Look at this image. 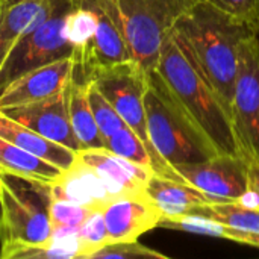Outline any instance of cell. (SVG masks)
Returning <instances> with one entry per match:
<instances>
[{
	"instance_id": "6da1fadb",
	"label": "cell",
	"mask_w": 259,
	"mask_h": 259,
	"mask_svg": "<svg viewBox=\"0 0 259 259\" xmlns=\"http://www.w3.org/2000/svg\"><path fill=\"white\" fill-rule=\"evenodd\" d=\"M155 68L219 153L243 156L228 106L176 29L162 46Z\"/></svg>"
},
{
	"instance_id": "7a4b0ae2",
	"label": "cell",
	"mask_w": 259,
	"mask_h": 259,
	"mask_svg": "<svg viewBox=\"0 0 259 259\" xmlns=\"http://www.w3.org/2000/svg\"><path fill=\"white\" fill-rule=\"evenodd\" d=\"M255 26L243 23L206 2H199L176 24L199 65L231 112L240 47L255 35Z\"/></svg>"
},
{
	"instance_id": "3957f363",
	"label": "cell",
	"mask_w": 259,
	"mask_h": 259,
	"mask_svg": "<svg viewBox=\"0 0 259 259\" xmlns=\"http://www.w3.org/2000/svg\"><path fill=\"white\" fill-rule=\"evenodd\" d=\"M144 109L152 144L170 165L203 162L219 155L214 143L182 106L156 68L147 73Z\"/></svg>"
},
{
	"instance_id": "277c9868",
	"label": "cell",
	"mask_w": 259,
	"mask_h": 259,
	"mask_svg": "<svg viewBox=\"0 0 259 259\" xmlns=\"http://www.w3.org/2000/svg\"><path fill=\"white\" fill-rule=\"evenodd\" d=\"M200 0H100L121 30L132 61L147 73L156 67L178 21Z\"/></svg>"
},
{
	"instance_id": "5b68a950",
	"label": "cell",
	"mask_w": 259,
	"mask_h": 259,
	"mask_svg": "<svg viewBox=\"0 0 259 259\" xmlns=\"http://www.w3.org/2000/svg\"><path fill=\"white\" fill-rule=\"evenodd\" d=\"M73 47L71 76L91 80L105 68L132 61L126 39L100 0H77L67 18Z\"/></svg>"
},
{
	"instance_id": "8992f818",
	"label": "cell",
	"mask_w": 259,
	"mask_h": 259,
	"mask_svg": "<svg viewBox=\"0 0 259 259\" xmlns=\"http://www.w3.org/2000/svg\"><path fill=\"white\" fill-rule=\"evenodd\" d=\"M2 222L0 243L8 246H36L47 243L53 235L50 220V184L0 173Z\"/></svg>"
},
{
	"instance_id": "52a82bcc",
	"label": "cell",
	"mask_w": 259,
	"mask_h": 259,
	"mask_svg": "<svg viewBox=\"0 0 259 259\" xmlns=\"http://www.w3.org/2000/svg\"><path fill=\"white\" fill-rule=\"evenodd\" d=\"M77 0H52L47 14L9 49L0 64V91L36 67L73 55L67 38V18Z\"/></svg>"
},
{
	"instance_id": "ba28073f",
	"label": "cell",
	"mask_w": 259,
	"mask_h": 259,
	"mask_svg": "<svg viewBox=\"0 0 259 259\" xmlns=\"http://www.w3.org/2000/svg\"><path fill=\"white\" fill-rule=\"evenodd\" d=\"M231 120L243 156L259 161V47L255 35L240 47Z\"/></svg>"
},
{
	"instance_id": "9c48e42d",
	"label": "cell",
	"mask_w": 259,
	"mask_h": 259,
	"mask_svg": "<svg viewBox=\"0 0 259 259\" xmlns=\"http://www.w3.org/2000/svg\"><path fill=\"white\" fill-rule=\"evenodd\" d=\"M100 93L111 102L126 124L144 141L149 150L158 156L147 131L144 94L147 90V71L135 61L117 64L97 71L93 79Z\"/></svg>"
},
{
	"instance_id": "30bf717a",
	"label": "cell",
	"mask_w": 259,
	"mask_h": 259,
	"mask_svg": "<svg viewBox=\"0 0 259 259\" xmlns=\"http://www.w3.org/2000/svg\"><path fill=\"white\" fill-rule=\"evenodd\" d=\"M175 168L188 184L219 202L237 200L249 190L247 159L243 156L219 153L203 162L181 164Z\"/></svg>"
},
{
	"instance_id": "8fae6325",
	"label": "cell",
	"mask_w": 259,
	"mask_h": 259,
	"mask_svg": "<svg viewBox=\"0 0 259 259\" xmlns=\"http://www.w3.org/2000/svg\"><path fill=\"white\" fill-rule=\"evenodd\" d=\"M67 96L68 85L52 97L20 106L3 108L0 111L12 120L38 132L39 135L74 152H79L80 146L70 123Z\"/></svg>"
},
{
	"instance_id": "7c38bea8",
	"label": "cell",
	"mask_w": 259,
	"mask_h": 259,
	"mask_svg": "<svg viewBox=\"0 0 259 259\" xmlns=\"http://www.w3.org/2000/svg\"><path fill=\"white\" fill-rule=\"evenodd\" d=\"M109 243L137 241L143 234L158 228L162 211L147 193L123 194L102 208Z\"/></svg>"
},
{
	"instance_id": "4fadbf2b",
	"label": "cell",
	"mask_w": 259,
	"mask_h": 259,
	"mask_svg": "<svg viewBox=\"0 0 259 259\" xmlns=\"http://www.w3.org/2000/svg\"><path fill=\"white\" fill-rule=\"evenodd\" d=\"M71 56L26 71L0 91V109L38 102L62 91L71 80Z\"/></svg>"
},
{
	"instance_id": "5bb4252c",
	"label": "cell",
	"mask_w": 259,
	"mask_h": 259,
	"mask_svg": "<svg viewBox=\"0 0 259 259\" xmlns=\"http://www.w3.org/2000/svg\"><path fill=\"white\" fill-rule=\"evenodd\" d=\"M50 193L52 199L67 200L94 209H102L108 202L118 197L94 168L85 165L79 159L50 184Z\"/></svg>"
},
{
	"instance_id": "9a60e30c",
	"label": "cell",
	"mask_w": 259,
	"mask_h": 259,
	"mask_svg": "<svg viewBox=\"0 0 259 259\" xmlns=\"http://www.w3.org/2000/svg\"><path fill=\"white\" fill-rule=\"evenodd\" d=\"M77 159L94 168L118 194L146 193V185L153 173L120 155L112 153L106 147L80 149Z\"/></svg>"
},
{
	"instance_id": "2e32d148",
	"label": "cell",
	"mask_w": 259,
	"mask_h": 259,
	"mask_svg": "<svg viewBox=\"0 0 259 259\" xmlns=\"http://www.w3.org/2000/svg\"><path fill=\"white\" fill-rule=\"evenodd\" d=\"M0 137L18 146L20 149L59 167L61 170H68L77 161V152L58 144L30 127L12 120L0 111Z\"/></svg>"
},
{
	"instance_id": "e0dca14e",
	"label": "cell",
	"mask_w": 259,
	"mask_h": 259,
	"mask_svg": "<svg viewBox=\"0 0 259 259\" xmlns=\"http://www.w3.org/2000/svg\"><path fill=\"white\" fill-rule=\"evenodd\" d=\"M147 196L162 211V217L190 214L200 205L217 203L214 197L188 182L153 175L146 185Z\"/></svg>"
},
{
	"instance_id": "ac0fdd59",
	"label": "cell",
	"mask_w": 259,
	"mask_h": 259,
	"mask_svg": "<svg viewBox=\"0 0 259 259\" xmlns=\"http://www.w3.org/2000/svg\"><path fill=\"white\" fill-rule=\"evenodd\" d=\"M52 0H0V64L12 44L49 11Z\"/></svg>"
},
{
	"instance_id": "d6986e66",
	"label": "cell",
	"mask_w": 259,
	"mask_h": 259,
	"mask_svg": "<svg viewBox=\"0 0 259 259\" xmlns=\"http://www.w3.org/2000/svg\"><path fill=\"white\" fill-rule=\"evenodd\" d=\"M88 85L90 80L71 76L67 96L68 115L80 149H99L105 147V140L93 115V109L88 99Z\"/></svg>"
},
{
	"instance_id": "ffe728a7",
	"label": "cell",
	"mask_w": 259,
	"mask_h": 259,
	"mask_svg": "<svg viewBox=\"0 0 259 259\" xmlns=\"http://www.w3.org/2000/svg\"><path fill=\"white\" fill-rule=\"evenodd\" d=\"M64 170L20 149L0 137V173H11L38 179L47 184L55 182Z\"/></svg>"
},
{
	"instance_id": "44dd1931",
	"label": "cell",
	"mask_w": 259,
	"mask_h": 259,
	"mask_svg": "<svg viewBox=\"0 0 259 259\" xmlns=\"http://www.w3.org/2000/svg\"><path fill=\"white\" fill-rule=\"evenodd\" d=\"M158 228L182 231V232H190V234H196V235L215 237V238H223V240H229V241L256 247V241L252 235H249L240 229H234V228H231L222 222H217L211 217L200 215V214H184V215L162 217Z\"/></svg>"
},
{
	"instance_id": "7402d4cb",
	"label": "cell",
	"mask_w": 259,
	"mask_h": 259,
	"mask_svg": "<svg viewBox=\"0 0 259 259\" xmlns=\"http://www.w3.org/2000/svg\"><path fill=\"white\" fill-rule=\"evenodd\" d=\"M190 214H200V215L211 217L234 229H240L252 235L256 241V247L259 249V209H250L240 205L237 200H229V202L200 205L196 209H193Z\"/></svg>"
},
{
	"instance_id": "603a6c76",
	"label": "cell",
	"mask_w": 259,
	"mask_h": 259,
	"mask_svg": "<svg viewBox=\"0 0 259 259\" xmlns=\"http://www.w3.org/2000/svg\"><path fill=\"white\" fill-rule=\"evenodd\" d=\"M88 99L93 109V115L96 118V123L99 126L103 140H108L115 132L127 126L126 121L121 118V115L115 111L111 102L100 93V90L94 85L93 80H90L88 85Z\"/></svg>"
},
{
	"instance_id": "cb8c5ba5",
	"label": "cell",
	"mask_w": 259,
	"mask_h": 259,
	"mask_svg": "<svg viewBox=\"0 0 259 259\" xmlns=\"http://www.w3.org/2000/svg\"><path fill=\"white\" fill-rule=\"evenodd\" d=\"M94 208L77 205L67 200H52L50 220L53 231H79Z\"/></svg>"
},
{
	"instance_id": "d4e9b609",
	"label": "cell",
	"mask_w": 259,
	"mask_h": 259,
	"mask_svg": "<svg viewBox=\"0 0 259 259\" xmlns=\"http://www.w3.org/2000/svg\"><path fill=\"white\" fill-rule=\"evenodd\" d=\"M79 238H80L82 249H83L82 258L85 259L90 258V255L94 253L96 250L109 244L108 231H106L102 209H94L88 215V219L79 228Z\"/></svg>"
},
{
	"instance_id": "484cf974",
	"label": "cell",
	"mask_w": 259,
	"mask_h": 259,
	"mask_svg": "<svg viewBox=\"0 0 259 259\" xmlns=\"http://www.w3.org/2000/svg\"><path fill=\"white\" fill-rule=\"evenodd\" d=\"M108 258H158V259H168L167 255L153 250L141 243L137 241H123V243H109L103 246L102 249L96 250L94 253L90 255L88 259H108Z\"/></svg>"
},
{
	"instance_id": "4316f807",
	"label": "cell",
	"mask_w": 259,
	"mask_h": 259,
	"mask_svg": "<svg viewBox=\"0 0 259 259\" xmlns=\"http://www.w3.org/2000/svg\"><path fill=\"white\" fill-rule=\"evenodd\" d=\"M212 5L225 14L247 23L250 26L259 24V0H200Z\"/></svg>"
},
{
	"instance_id": "83f0119b",
	"label": "cell",
	"mask_w": 259,
	"mask_h": 259,
	"mask_svg": "<svg viewBox=\"0 0 259 259\" xmlns=\"http://www.w3.org/2000/svg\"><path fill=\"white\" fill-rule=\"evenodd\" d=\"M249 171V188L256 191L259 197V161H247Z\"/></svg>"
},
{
	"instance_id": "f1b7e54d",
	"label": "cell",
	"mask_w": 259,
	"mask_h": 259,
	"mask_svg": "<svg viewBox=\"0 0 259 259\" xmlns=\"http://www.w3.org/2000/svg\"><path fill=\"white\" fill-rule=\"evenodd\" d=\"M255 38H256V42H258V47H259V24L256 26V29H255Z\"/></svg>"
},
{
	"instance_id": "f546056e",
	"label": "cell",
	"mask_w": 259,
	"mask_h": 259,
	"mask_svg": "<svg viewBox=\"0 0 259 259\" xmlns=\"http://www.w3.org/2000/svg\"><path fill=\"white\" fill-rule=\"evenodd\" d=\"M0 222H2V197H0Z\"/></svg>"
}]
</instances>
